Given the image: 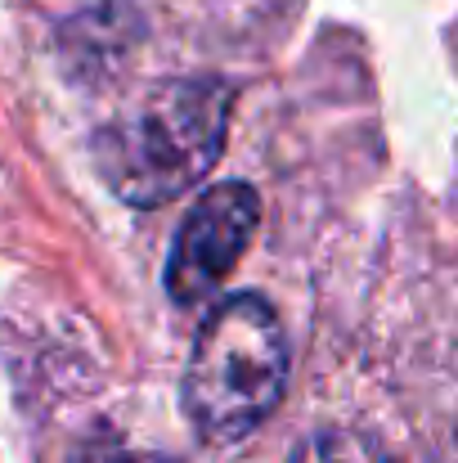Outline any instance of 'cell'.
Returning a JSON list of instances; mask_svg holds the SVG:
<instances>
[{"label": "cell", "instance_id": "obj_5", "mask_svg": "<svg viewBox=\"0 0 458 463\" xmlns=\"http://www.w3.org/2000/svg\"><path fill=\"white\" fill-rule=\"evenodd\" d=\"M81 463H162L157 455H136V450H90Z\"/></svg>", "mask_w": 458, "mask_h": 463}, {"label": "cell", "instance_id": "obj_1", "mask_svg": "<svg viewBox=\"0 0 458 463\" xmlns=\"http://www.w3.org/2000/svg\"><path fill=\"white\" fill-rule=\"evenodd\" d=\"M229 81H166L95 136V166L122 203L162 207L216 166L229 131Z\"/></svg>", "mask_w": 458, "mask_h": 463}, {"label": "cell", "instance_id": "obj_4", "mask_svg": "<svg viewBox=\"0 0 458 463\" xmlns=\"http://www.w3.org/2000/svg\"><path fill=\"white\" fill-rule=\"evenodd\" d=\"M293 463H391L373 441L355 437V432H341V428H328V432H314L297 446Z\"/></svg>", "mask_w": 458, "mask_h": 463}, {"label": "cell", "instance_id": "obj_3", "mask_svg": "<svg viewBox=\"0 0 458 463\" xmlns=\"http://www.w3.org/2000/svg\"><path fill=\"white\" fill-rule=\"evenodd\" d=\"M261 221V198L252 184H216L207 189L193 212L184 216L171 261H166V293L184 307L207 302L238 266V257L248 252L252 234Z\"/></svg>", "mask_w": 458, "mask_h": 463}, {"label": "cell", "instance_id": "obj_2", "mask_svg": "<svg viewBox=\"0 0 458 463\" xmlns=\"http://www.w3.org/2000/svg\"><path fill=\"white\" fill-rule=\"evenodd\" d=\"M288 383V342L270 302L243 293L207 315L184 369V414L198 437L229 446L252 437Z\"/></svg>", "mask_w": 458, "mask_h": 463}]
</instances>
